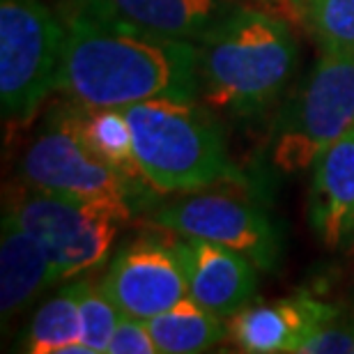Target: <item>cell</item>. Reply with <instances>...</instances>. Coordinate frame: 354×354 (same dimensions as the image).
<instances>
[{
	"mask_svg": "<svg viewBox=\"0 0 354 354\" xmlns=\"http://www.w3.org/2000/svg\"><path fill=\"white\" fill-rule=\"evenodd\" d=\"M10 209L44 246L60 281L104 265L124 221L106 205L76 201L30 189L12 201Z\"/></svg>",
	"mask_w": 354,
	"mask_h": 354,
	"instance_id": "obj_7",
	"label": "cell"
},
{
	"mask_svg": "<svg viewBox=\"0 0 354 354\" xmlns=\"http://www.w3.org/2000/svg\"><path fill=\"white\" fill-rule=\"evenodd\" d=\"M99 288L120 313L150 320L187 297V274L177 237L140 235L115 251L99 279Z\"/></svg>",
	"mask_w": 354,
	"mask_h": 354,
	"instance_id": "obj_9",
	"label": "cell"
},
{
	"mask_svg": "<svg viewBox=\"0 0 354 354\" xmlns=\"http://www.w3.org/2000/svg\"><path fill=\"white\" fill-rule=\"evenodd\" d=\"M336 317V308L310 297L244 306L228 317V336L242 352L281 354L295 352L306 338Z\"/></svg>",
	"mask_w": 354,
	"mask_h": 354,
	"instance_id": "obj_11",
	"label": "cell"
},
{
	"mask_svg": "<svg viewBox=\"0 0 354 354\" xmlns=\"http://www.w3.org/2000/svg\"><path fill=\"white\" fill-rule=\"evenodd\" d=\"M21 345V350L30 354H92L83 343L76 283L41 304Z\"/></svg>",
	"mask_w": 354,
	"mask_h": 354,
	"instance_id": "obj_17",
	"label": "cell"
},
{
	"mask_svg": "<svg viewBox=\"0 0 354 354\" xmlns=\"http://www.w3.org/2000/svg\"><path fill=\"white\" fill-rule=\"evenodd\" d=\"M225 317L203 308L187 295L164 313L150 317L147 327L159 354H196L207 352L228 338Z\"/></svg>",
	"mask_w": 354,
	"mask_h": 354,
	"instance_id": "obj_16",
	"label": "cell"
},
{
	"mask_svg": "<svg viewBox=\"0 0 354 354\" xmlns=\"http://www.w3.org/2000/svg\"><path fill=\"white\" fill-rule=\"evenodd\" d=\"M350 129H354V55L322 53L276 122L274 166L283 173L306 171Z\"/></svg>",
	"mask_w": 354,
	"mask_h": 354,
	"instance_id": "obj_4",
	"label": "cell"
},
{
	"mask_svg": "<svg viewBox=\"0 0 354 354\" xmlns=\"http://www.w3.org/2000/svg\"><path fill=\"white\" fill-rule=\"evenodd\" d=\"M58 283L44 246L24 228L12 209L3 216L0 237V313L3 322L21 313L48 286Z\"/></svg>",
	"mask_w": 354,
	"mask_h": 354,
	"instance_id": "obj_13",
	"label": "cell"
},
{
	"mask_svg": "<svg viewBox=\"0 0 354 354\" xmlns=\"http://www.w3.org/2000/svg\"><path fill=\"white\" fill-rule=\"evenodd\" d=\"M308 218L329 249L341 246L354 230V129L313 164Z\"/></svg>",
	"mask_w": 354,
	"mask_h": 354,
	"instance_id": "obj_12",
	"label": "cell"
},
{
	"mask_svg": "<svg viewBox=\"0 0 354 354\" xmlns=\"http://www.w3.org/2000/svg\"><path fill=\"white\" fill-rule=\"evenodd\" d=\"M74 118L83 143L97 159H102L120 177H124L136 191L147 187L136 157V147H133L129 120L122 109H115V106L88 109V106L74 104Z\"/></svg>",
	"mask_w": 354,
	"mask_h": 354,
	"instance_id": "obj_15",
	"label": "cell"
},
{
	"mask_svg": "<svg viewBox=\"0 0 354 354\" xmlns=\"http://www.w3.org/2000/svg\"><path fill=\"white\" fill-rule=\"evenodd\" d=\"M76 292H79V310H81V329L83 343L92 350V354L109 352L113 331L120 322V308L113 304L99 283L92 279L76 281Z\"/></svg>",
	"mask_w": 354,
	"mask_h": 354,
	"instance_id": "obj_19",
	"label": "cell"
},
{
	"mask_svg": "<svg viewBox=\"0 0 354 354\" xmlns=\"http://www.w3.org/2000/svg\"><path fill=\"white\" fill-rule=\"evenodd\" d=\"M292 21L322 53L354 55V0H292Z\"/></svg>",
	"mask_w": 354,
	"mask_h": 354,
	"instance_id": "obj_18",
	"label": "cell"
},
{
	"mask_svg": "<svg viewBox=\"0 0 354 354\" xmlns=\"http://www.w3.org/2000/svg\"><path fill=\"white\" fill-rule=\"evenodd\" d=\"M115 10L161 37L198 41L235 10V0H109Z\"/></svg>",
	"mask_w": 354,
	"mask_h": 354,
	"instance_id": "obj_14",
	"label": "cell"
},
{
	"mask_svg": "<svg viewBox=\"0 0 354 354\" xmlns=\"http://www.w3.org/2000/svg\"><path fill=\"white\" fill-rule=\"evenodd\" d=\"M62 24L44 0H0V104L5 122L30 120L55 90Z\"/></svg>",
	"mask_w": 354,
	"mask_h": 354,
	"instance_id": "obj_6",
	"label": "cell"
},
{
	"mask_svg": "<svg viewBox=\"0 0 354 354\" xmlns=\"http://www.w3.org/2000/svg\"><path fill=\"white\" fill-rule=\"evenodd\" d=\"M258 7H263L267 12L274 14H286L288 19H292V0H251Z\"/></svg>",
	"mask_w": 354,
	"mask_h": 354,
	"instance_id": "obj_22",
	"label": "cell"
},
{
	"mask_svg": "<svg viewBox=\"0 0 354 354\" xmlns=\"http://www.w3.org/2000/svg\"><path fill=\"white\" fill-rule=\"evenodd\" d=\"M19 171L30 189L106 205L124 223L131 218V198L138 191L83 143L72 102L51 111L26 147Z\"/></svg>",
	"mask_w": 354,
	"mask_h": 354,
	"instance_id": "obj_5",
	"label": "cell"
},
{
	"mask_svg": "<svg viewBox=\"0 0 354 354\" xmlns=\"http://www.w3.org/2000/svg\"><path fill=\"white\" fill-rule=\"evenodd\" d=\"M55 12L62 24L55 90L69 102L127 109L157 97H201L196 41L143 30L109 0H60Z\"/></svg>",
	"mask_w": 354,
	"mask_h": 354,
	"instance_id": "obj_1",
	"label": "cell"
},
{
	"mask_svg": "<svg viewBox=\"0 0 354 354\" xmlns=\"http://www.w3.org/2000/svg\"><path fill=\"white\" fill-rule=\"evenodd\" d=\"M196 46L205 104L237 115H253L272 104L297 69L292 28L263 7L237 5Z\"/></svg>",
	"mask_w": 354,
	"mask_h": 354,
	"instance_id": "obj_2",
	"label": "cell"
},
{
	"mask_svg": "<svg viewBox=\"0 0 354 354\" xmlns=\"http://www.w3.org/2000/svg\"><path fill=\"white\" fill-rule=\"evenodd\" d=\"M297 354H354V327L334 324V320L313 331L299 345Z\"/></svg>",
	"mask_w": 354,
	"mask_h": 354,
	"instance_id": "obj_21",
	"label": "cell"
},
{
	"mask_svg": "<svg viewBox=\"0 0 354 354\" xmlns=\"http://www.w3.org/2000/svg\"><path fill=\"white\" fill-rule=\"evenodd\" d=\"M147 223L161 232L177 237H196L235 249L258 267H272L279 256V232L272 218L249 201L212 194V191H191L182 198L159 205L150 212Z\"/></svg>",
	"mask_w": 354,
	"mask_h": 354,
	"instance_id": "obj_8",
	"label": "cell"
},
{
	"mask_svg": "<svg viewBox=\"0 0 354 354\" xmlns=\"http://www.w3.org/2000/svg\"><path fill=\"white\" fill-rule=\"evenodd\" d=\"M177 251L187 274V295L196 304L221 317L249 306L258 290L256 260L196 237H177Z\"/></svg>",
	"mask_w": 354,
	"mask_h": 354,
	"instance_id": "obj_10",
	"label": "cell"
},
{
	"mask_svg": "<svg viewBox=\"0 0 354 354\" xmlns=\"http://www.w3.org/2000/svg\"><path fill=\"white\" fill-rule=\"evenodd\" d=\"M133 147L147 187L191 194L216 184H246L232 164L223 131L196 99L157 97L127 106Z\"/></svg>",
	"mask_w": 354,
	"mask_h": 354,
	"instance_id": "obj_3",
	"label": "cell"
},
{
	"mask_svg": "<svg viewBox=\"0 0 354 354\" xmlns=\"http://www.w3.org/2000/svg\"><path fill=\"white\" fill-rule=\"evenodd\" d=\"M109 354H159V348L145 320L122 313L113 331Z\"/></svg>",
	"mask_w": 354,
	"mask_h": 354,
	"instance_id": "obj_20",
	"label": "cell"
}]
</instances>
